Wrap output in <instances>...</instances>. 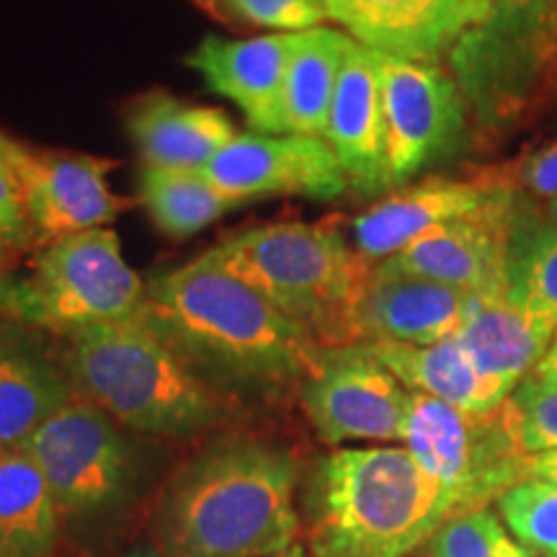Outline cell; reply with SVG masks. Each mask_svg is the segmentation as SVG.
Returning a JSON list of instances; mask_svg holds the SVG:
<instances>
[{"instance_id": "1", "label": "cell", "mask_w": 557, "mask_h": 557, "mask_svg": "<svg viewBox=\"0 0 557 557\" xmlns=\"http://www.w3.org/2000/svg\"><path fill=\"white\" fill-rule=\"evenodd\" d=\"M137 315L222 393L269 398L299 387L323 346L207 250L148 282Z\"/></svg>"}, {"instance_id": "2", "label": "cell", "mask_w": 557, "mask_h": 557, "mask_svg": "<svg viewBox=\"0 0 557 557\" xmlns=\"http://www.w3.org/2000/svg\"><path fill=\"white\" fill-rule=\"evenodd\" d=\"M299 465L263 438H218L191 457L156 511L163 557H271L297 545Z\"/></svg>"}, {"instance_id": "3", "label": "cell", "mask_w": 557, "mask_h": 557, "mask_svg": "<svg viewBox=\"0 0 557 557\" xmlns=\"http://www.w3.org/2000/svg\"><path fill=\"white\" fill-rule=\"evenodd\" d=\"M451 517L442 487L406 447H344L320 457L299 496L312 557H408Z\"/></svg>"}, {"instance_id": "4", "label": "cell", "mask_w": 557, "mask_h": 557, "mask_svg": "<svg viewBox=\"0 0 557 557\" xmlns=\"http://www.w3.org/2000/svg\"><path fill=\"white\" fill-rule=\"evenodd\" d=\"M60 359L75 395L137 434L186 438L225 418V393L139 315L75 333Z\"/></svg>"}, {"instance_id": "5", "label": "cell", "mask_w": 557, "mask_h": 557, "mask_svg": "<svg viewBox=\"0 0 557 557\" xmlns=\"http://www.w3.org/2000/svg\"><path fill=\"white\" fill-rule=\"evenodd\" d=\"M207 256L305 325L323 346L354 344V308L374 263L329 222L248 227L209 248Z\"/></svg>"}, {"instance_id": "6", "label": "cell", "mask_w": 557, "mask_h": 557, "mask_svg": "<svg viewBox=\"0 0 557 557\" xmlns=\"http://www.w3.org/2000/svg\"><path fill=\"white\" fill-rule=\"evenodd\" d=\"M145 287L122 253L114 230L45 243L26 278L0 274V312L60 338L135 318Z\"/></svg>"}, {"instance_id": "7", "label": "cell", "mask_w": 557, "mask_h": 557, "mask_svg": "<svg viewBox=\"0 0 557 557\" xmlns=\"http://www.w3.org/2000/svg\"><path fill=\"white\" fill-rule=\"evenodd\" d=\"M449 62L480 127H519L557 83V0H493L487 18L457 41Z\"/></svg>"}, {"instance_id": "8", "label": "cell", "mask_w": 557, "mask_h": 557, "mask_svg": "<svg viewBox=\"0 0 557 557\" xmlns=\"http://www.w3.org/2000/svg\"><path fill=\"white\" fill-rule=\"evenodd\" d=\"M403 442L426 475L442 487L451 513L487 508L508 487L532 478L534 455L521 447L506 400L487 413L410 393Z\"/></svg>"}, {"instance_id": "9", "label": "cell", "mask_w": 557, "mask_h": 557, "mask_svg": "<svg viewBox=\"0 0 557 557\" xmlns=\"http://www.w3.org/2000/svg\"><path fill=\"white\" fill-rule=\"evenodd\" d=\"M50 485L62 517H96L120 506L135 483V447L120 423L73 395L21 447Z\"/></svg>"}, {"instance_id": "10", "label": "cell", "mask_w": 557, "mask_h": 557, "mask_svg": "<svg viewBox=\"0 0 557 557\" xmlns=\"http://www.w3.org/2000/svg\"><path fill=\"white\" fill-rule=\"evenodd\" d=\"M297 389L320 442H403L410 393L367 344L320 346Z\"/></svg>"}, {"instance_id": "11", "label": "cell", "mask_w": 557, "mask_h": 557, "mask_svg": "<svg viewBox=\"0 0 557 557\" xmlns=\"http://www.w3.org/2000/svg\"><path fill=\"white\" fill-rule=\"evenodd\" d=\"M387 165L393 186L408 184L438 160L455 156L468 137V103L455 75L438 62L377 54Z\"/></svg>"}, {"instance_id": "12", "label": "cell", "mask_w": 557, "mask_h": 557, "mask_svg": "<svg viewBox=\"0 0 557 557\" xmlns=\"http://www.w3.org/2000/svg\"><path fill=\"white\" fill-rule=\"evenodd\" d=\"M16 171L34 240L52 243L116 220L129 201L111 191L114 160L86 152L45 150L0 135Z\"/></svg>"}, {"instance_id": "13", "label": "cell", "mask_w": 557, "mask_h": 557, "mask_svg": "<svg viewBox=\"0 0 557 557\" xmlns=\"http://www.w3.org/2000/svg\"><path fill=\"white\" fill-rule=\"evenodd\" d=\"M201 173L233 207L269 197L331 201L348 189L329 143L302 135L238 132Z\"/></svg>"}, {"instance_id": "14", "label": "cell", "mask_w": 557, "mask_h": 557, "mask_svg": "<svg viewBox=\"0 0 557 557\" xmlns=\"http://www.w3.org/2000/svg\"><path fill=\"white\" fill-rule=\"evenodd\" d=\"M519 201L521 194L504 186L483 209L436 225L400 253L389 256V261L465 295L506 292L508 243Z\"/></svg>"}, {"instance_id": "15", "label": "cell", "mask_w": 557, "mask_h": 557, "mask_svg": "<svg viewBox=\"0 0 557 557\" xmlns=\"http://www.w3.org/2000/svg\"><path fill=\"white\" fill-rule=\"evenodd\" d=\"M329 18L377 54L438 62L483 24L493 0H325Z\"/></svg>"}, {"instance_id": "16", "label": "cell", "mask_w": 557, "mask_h": 557, "mask_svg": "<svg viewBox=\"0 0 557 557\" xmlns=\"http://www.w3.org/2000/svg\"><path fill=\"white\" fill-rule=\"evenodd\" d=\"M468 297L385 259L374 263L357 299L351 338L354 344H438L457 333Z\"/></svg>"}, {"instance_id": "17", "label": "cell", "mask_w": 557, "mask_h": 557, "mask_svg": "<svg viewBox=\"0 0 557 557\" xmlns=\"http://www.w3.org/2000/svg\"><path fill=\"white\" fill-rule=\"evenodd\" d=\"M297 34H263L250 39L207 37L186 54V65L207 88L233 101L253 132L287 135L284 88Z\"/></svg>"}, {"instance_id": "18", "label": "cell", "mask_w": 557, "mask_h": 557, "mask_svg": "<svg viewBox=\"0 0 557 557\" xmlns=\"http://www.w3.org/2000/svg\"><path fill=\"white\" fill-rule=\"evenodd\" d=\"M504 186L496 171L478 178L421 181L361 212L354 220V248L367 261H385L436 225L483 209Z\"/></svg>"}, {"instance_id": "19", "label": "cell", "mask_w": 557, "mask_h": 557, "mask_svg": "<svg viewBox=\"0 0 557 557\" xmlns=\"http://www.w3.org/2000/svg\"><path fill=\"white\" fill-rule=\"evenodd\" d=\"M325 143L338 158L348 186L364 197L393 186L387 165V129L374 52L354 41L341 67Z\"/></svg>"}, {"instance_id": "20", "label": "cell", "mask_w": 557, "mask_h": 557, "mask_svg": "<svg viewBox=\"0 0 557 557\" xmlns=\"http://www.w3.org/2000/svg\"><path fill=\"white\" fill-rule=\"evenodd\" d=\"M34 331L16 320L0 329V455L24 447L75 395L62 359H54Z\"/></svg>"}, {"instance_id": "21", "label": "cell", "mask_w": 557, "mask_h": 557, "mask_svg": "<svg viewBox=\"0 0 557 557\" xmlns=\"http://www.w3.org/2000/svg\"><path fill=\"white\" fill-rule=\"evenodd\" d=\"M555 333L553 323L521 310L506 292H483L468 297L455 338L480 374L513 393L545 357Z\"/></svg>"}, {"instance_id": "22", "label": "cell", "mask_w": 557, "mask_h": 557, "mask_svg": "<svg viewBox=\"0 0 557 557\" xmlns=\"http://www.w3.org/2000/svg\"><path fill=\"white\" fill-rule=\"evenodd\" d=\"M127 132L143 165L178 171H205L238 135L225 111L181 101L165 90H152L132 103Z\"/></svg>"}, {"instance_id": "23", "label": "cell", "mask_w": 557, "mask_h": 557, "mask_svg": "<svg viewBox=\"0 0 557 557\" xmlns=\"http://www.w3.org/2000/svg\"><path fill=\"white\" fill-rule=\"evenodd\" d=\"M372 354L410 393L429 395L468 413H487L504 403L508 389L487 380L472 364L462 344L455 336L429 346L406 344H367Z\"/></svg>"}, {"instance_id": "24", "label": "cell", "mask_w": 557, "mask_h": 557, "mask_svg": "<svg viewBox=\"0 0 557 557\" xmlns=\"http://www.w3.org/2000/svg\"><path fill=\"white\" fill-rule=\"evenodd\" d=\"M62 511L24 449L0 455V557H52Z\"/></svg>"}, {"instance_id": "25", "label": "cell", "mask_w": 557, "mask_h": 557, "mask_svg": "<svg viewBox=\"0 0 557 557\" xmlns=\"http://www.w3.org/2000/svg\"><path fill=\"white\" fill-rule=\"evenodd\" d=\"M354 39L331 26L299 32L284 88V129L287 135L325 139L333 96Z\"/></svg>"}, {"instance_id": "26", "label": "cell", "mask_w": 557, "mask_h": 557, "mask_svg": "<svg viewBox=\"0 0 557 557\" xmlns=\"http://www.w3.org/2000/svg\"><path fill=\"white\" fill-rule=\"evenodd\" d=\"M506 297L557 329V222L521 194L506 259Z\"/></svg>"}, {"instance_id": "27", "label": "cell", "mask_w": 557, "mask_h": 557, "mask_svg": "<svg viewBox=\"0 0 557 557\" xmlns=\"http://www.w3.org/2000/svg\"><path fill=\"white\" fill-rule=\"evenodd\" d=\"M137 201L160 233L178 240L209 227L233 207L214 191L201 171L158 169V165H143L139 171Z\"/></svg>"}, {"instance_id": "28", "label": "cell", "mask_w": 557, "mask_h": 557, "mask_svg": "<svg viewBox=\"0 0 557 557\" xmlns=\"http://www.w3.org/2000/svg\"><path fill=\"white\" fill-rule=\"evenodd\" d=\"M496 504L504 524L529 555L557 557V485L527 478L508 487Z\"/></svg>"}, {"instance_id": "29", "label": "cell", "mask_w": 557, "mask_h": 557, "mask_svg": "<svg viewBox=\"0 0 557 557\" xmlns=\"http://www.w3.org/2000/svg\"><path fill=\"white\" fill-rule=\"evenodd\" d=\"M431 557H529L491 508L451 513L429 540Z\"/></svg>"}, {"instance_id": "30", "label": "cell", "mask_w": 557, "mask_h": 557, "mask_svg": "<svg viewBox=\"0 0 557 557\" xmlns=\"http://www.w3.org/2000/svg\"><path fill=\"white\" fill-rule=\"evenodd\" d=\"M209 16L227 26L295 34L323 26L329 18L325 0H191Z\"/></svg>"}, {"instance_id": "31", "label": "cell", "mask_w": 557, "mask_h": 557, "mask_svg": "<svg viewBox=\"0 0 557 557\" xmlns=\"http://www.w3.org/2000/svg\"><path fill=\"white\" fill-rule=\"evenodd\" d=\"M513 429L529 455L557 449V387L537 377H524L506 398Z\"/></svg>"}, {"instance_id": "32", "label": "cell", "mask_w": 557, "mask_h": 557, "mask_svg": "<svg viewBox=\"0 0 557 557\" xmlns=\"http://www.w3.org/2000/svg\"><path fill=\"white\" fill-rule=\"evenodd\" d=\"M32 243L34 233L26 218L24 194H21L16 171L0 145V250L11 259Z\"/></svg>"}, {"instance_id": "33", "label": "cell", "mask_w": 557, "mask_h": 557, "mask_svg": "<svg viewBox=\"0 0 557 557\" xmlns=\"http://www.w3.org/2000/svg\"><path fill=\"white\" fill-rule=\"evenodd\" d=\"M496 176L511 186L513 191L524 194L534 201H555L557 199V139L545 148L529 152L517 165H508L496 171Z\"/></svg>"}, {"instance_id": "34", "label": "cell", "mask_w": 557, "mask_h": 557, "mask_svg": "<svg viewBox=\"0 0 557 557\" xmlns=\"http://www.w3.org/2000/svg\"><path fill=\"white\" fill-rule=\"evenodd\" d=\"M532 377H537L540 382H545V385H555L557 387V333H555L553 344H549L545 357H542L540 364L534 367Z\"/></svg>"}, {"instance_id": "35", "label": "cell", "mask_w": 557, "mask_h": 557, "mask_svg": "<svg viewBox=\"0 0 557 557\" xmlns=\"http://www.w3.org/2000/svg\"><path fill=\"white\" fill-rule=\"evenodd\" d=\"M532 478L547 480V483L557 485V449H553V451H542V455H534Z\"/></svg>"}, {"instance_id": "36", "label": "cell", "mask_w": 557, "mask_h": 557, "mask_svg": "<svg viewBox=\"0 0 557 557\" xmlns=\"http://www.w3.org/2000/svg\"><path fill=\"white\" fill-rule=\"evenodd\" d=\"M116 557H163V553L156 547V542H143V545L124 549V553H120Z\"/></svg>"}, {"instance_id": "37", "label": "cell", "mask_w": 557, "mask_h": 557, "mask_svg": "<svg viewBox=\"0 0 557 557\" xmlns=\"http://www.w3.org/2000/svg\"><path fill=\"white\" fill-rule=\"evenodd\" d=\"M271 557H312V555H308V549H305L302 545H292L289 549H284V553H276Z\"/></svg>"}, {"instance_id": "38", "label": "cell", "mask_w": 557, "mask_h": 557, "mask_svg": "<svg viewBox=\"0 0 557 557\" xmlns=\"http://www.w3.org/2000/svg\"><path fill=\"white\" fill-rule=\"evenodd\" d=\"M547 218L553 220V222H557V199H555V201H549V207H547Z\"/></svg>"}, {"instance_id": "39", "label": "cell", "mask_w": 557, "mask_h": 557, "mask_svg": "<svg viewBox=\"0 0 557 557\" xmlns=\"http://www.w3.org/2000/svg\"><path fill=\"white\" fill-rule=\"evenodd\" d=\"M9 323H11V318H5L3 312H0V329H5V325H9Z\"/></svg>"}, {"instance_id": "40", "label": "cell", "mask_w": 557, "mask_h": 557, "mask_svg": "<svg viewBox=\"0 0 557 557\" xmlns=\"http://www.w3.org/2000/svg\"><path fill=\"white\" fill-rule=\"evenodd\" d=\"M5 263H9V256H5V253H3V250H0V269H3V267H5Z\"/></svg>"}]
</instances>
